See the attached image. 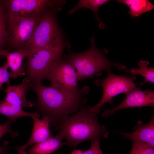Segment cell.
<instances>
[{
  "label": "cell",
  "instance_id": "5b68a950",
  "mask_svg": "<svg viewBox=\"0 0 154 154\" xmlns=\"http://www.w3.org/2000/svg\"><path fill=\"white\" fill-rule=\"evenodd\" d=\"M62 39V33L52 14L43 11L24 49L30 54Z\"/></svg>",
  "mask_w": 154,
  "mask_h": 154
},
{
  "label": "cell",
  "instance_id": "7c38bea8",
  "mask_svg": "<svg viewBox=\"0 0 154 154\" xmlns=\"http://www.w3.org/2000/svg\"><path fill=\"white\" fill-rule=\"evenodd\" d=\"M30 55L29 52L24 48H21L18 51L10 52L8 50L3 49L0 51V56L6 57L9 67L11 69L10 78H15L25 74V70L22 66L23 59Z\"/></svg>",
  "mask_w": 154,
  "mask_h": 154
},
{
  "label": "cell",
  "instance_id": "6da1fadb",
  "mask_svg": "<svg viewBox=\"0 0 154 154\" xmlns=\"http://www.w3.org/2000/svg\"><path fill=\"white\" fill-rule=\"evenodd\" d=\"M37 96V107L50 122L56 126L62 120L72 113L77 112L86 104V95L90 88L84 86L78 91L69 92L59 89L50 86H46L41 82L32 85Z\"/></svg>",
  "mask_w": 154,
  "mask_h": 154
},
{
  "label": "cell",
  "instance_id": "d4e9b609",
  "mask_svg": "<svg viewBox=\"0 0 154 154\" xmlns=\"http://www.w3.org/2000/svg\"><path fill=\"white\" fill-rule=\"evenodd\" d=\"M84 151L80 150H76L74 151L70 154H82Z\"/></svg>",
  "mask_w": 154,
  "mask_h": 154
},
{
  "label": "cell",
  "instance_id": "9c48e42d",
  "mask_svg": "<svg viewBox=\"0 0 154 154\" xmlns=\"http://www.w3.org/2000/svg\"><path fill=\"white\" fill-rule=\"evenodd\" d=\"M54 3L46 0H9L4 1L6 18H30L40 15Z\"/></svg>",
  "mask_w": 154,
  "mask_h": 154
},
{
  "label": "cell",
  "instance_id": "8992f818",
  "mask_svg": "<svg viewBox=\"0 0 154 154\" xmlns=\"http://www.w3.org/2000/svg\"><path fill=\"white\" fill-rule=\"evenodd\" d=\"M107 72L106 78L98 79L95 82L96 85L102 88L103 93L100 102L95 106L90 107L93 112L100 111L104 104L113 103L112 98L114 96L122 93L126 94L137 88V84L134 83L136 78L135 76L117 75L113 74L111 70Z\"/></svg>",
  "mask_w": 154,
  "mask_h": 154
},
{
  "label": "cell",
  "instance_id": "ac0fdd59",
  "mask_svg": "<svg viewBox=\"0 0 154 154\" xmlns=\"http://www.w3.org/2000/svg\"><path fill=\"white\" fill-rule=\"evenodd\" d=\"M110 1L109 0H80L76 5L69 11L68 13L70 14H71L81 8L89 9L94 13L95 17L98 22L99 28L101 29L106 28L105 26L99 17L98 11L101 6Z\"/></svg>",
  "mask_w": 154,
  "mask_h": 154
},
{
  "label": "cell",
  "instance_id": "52a82bcc",
  "mask_svg": "<svg viewBox=\"0 0 154 154\" xmlns=\"http://www.w3.org/2000/svg\"><path fill=\"white\" fill-rule=\"evenodd\" d=\"M49 80L50 86L69 92L78 90L75 70L65 56H63L53 65L46 72L42 80Z\"/></svg>",
  "mask_w": 154,
  "mask_h": 154
},
{
  "label": "cell",
  "instance_id": "3957f363",
  "mask_svg": "<svg viewBox=\"0 0 154 154\" xmlns=\"http://www.w3.org/2000/svg\"><path fill=\"white\" fill-rule=\"evenodd\" d=\"M90 41L91 46L87 50L72 53L65 56L74 67L78 81L100 75L103 71L107 72L114 67L119 70H126L125 66L112 62L107 59L105 55L108 51H103L96 47L94 36L91 38Z\"/></svg>",
  "mask_w": 154,
  "mask_h": 154
},
{
  "label": "cell",
  "instance_id": "ffe728a7",
  "mask_svg": "<svg viewBox=\"0 0 154 154\" xmlns=\"http://www.w3.org/2000/svg\"><path fill=\"white\" fill-rule=\"evenodd\" d=\"M7 39L4 1H0V51L3 49V46L7 42Z\"/></svg>",
  "mask_w": 154,
  "mask_h": 154
},
{
  "label": "cell",
  "instance_id": "603a6c76",
  "mask_svg": "<svg viewBox=\"0 0 154 154\" xmlns=\"http://www.w3.org/2000/svg\"><path fill=\"white\" fill-rule=\"evenodd\" d=\"M9 67L7 61L0 67V89L3 88L4 83H6L7 86H10L9 82V78H10V73L7 70Z\"/></svg>",
  "mask_w": 154,
  "mask_h": 154
},
{
  "label": "cell",
  "instance_id": "d6986e66",
  "mask_svg": "<svg viewBox=\"0 0 154 154\" xmlns=\"http://www.w3.org/2000/svg\"><path fill=\"white\" fill-rule=\"evenodd\" d=\"M149 62L147 61L141 60L138 63V68H132L129 70H126L125 71L131 74L132 76L137 74L143 76L144 81L141 83L142 86L146 82H149L154 83V68L148 66Z\"/></svg>",
  "mask_w": 154,
  "mask_h": 154
},
{
  "label": "cell",
  "instance_id": "e0dca14e",
  "mask_svg": "<svg viewBox=\"0 0 154 154\" xmlns=\"http://www.w3.org/2000/svg\"><path fill=\"white\" fill-rule=\"evenodd\" d=\"M117 1L127 5L129 9V13L132 18L137 17L151 11L154 6L148 0H119Z\"/></svg>",
  "mask_w": 154,
  "mask_h": 154
},
{
  "label": "cell",
  "instance_id": "8fae6325",
  "mask_svg": "<svg viewBox=\"0 0 154 154\" xmlns=\"http://www.w3.org/2000/svg\"><path fill=\"white\" fill-rule=\"evenodd\" d=\"M31 85L27 77L24 78L21 84L15 86H7L4 89L7 96L4 100L11 104L20 106L22 108L32 107L33 104L28 102L26 97L27 91Z\"/></svg>",
  "mask_w": 154,
  "mask_h": 154
},
{
  "label": "cell",
  "instance_id": "7402d4cb",
  "mask_svg": "<svg viewBox=\"0 0 154 154\" xmlns=\"http://www.w3.org/2000/svg\"><path fill=\"white\" fill-rule=\"evenodd\" d=\"M12 121L9 119L4 123L0 124V139L4 135L8 133H11L12 137L18 135L17 133L15 132L11 129L10 125ZM5 152V148L0 145V154H2Z\"/></svg>",
  "mask_w": 154,
  "mask_h": 154
},
{
  "label": "cell",
  "instance_id": "30bf717a",
  "mask_svg": "<svg viewBox=\"0 0 154 154\" xmlns=\"http://www.w3.org/2000/svg\"><path fill=\"white\" fill-rule=\"evenodd\" d=\"M154 106V92L151 89L142 90L137 87L125 94V99L120 104L112 109L106 110L103 115L105 117L112 115L119 110L127 108Z\"/></svg>",
  "mask_w": 154,
  "mask_h": 154
},
{
  "label": "cell",
  "instance_id": "4fadbf2b",
  "mask_svg": "<svg viewBox=\"0 0 154 154\" xmlns=\"http://www.w3.org/2000/svg\"><path fill=\"white\" fill-rule=\"evenodd\" d=\"M39 117L35 116L32 117L33 126L31 135L26 144L19 147L20 149L25 150L33 144L42 142L51 136L49 129L50 120L48 117L45 116L42 119H40Z\"/></svg>",
  "mask_w": 154,
  "mask_h": 154
},
{
  "label": "cell",
  "instance_id": "5bb4252c",
  "mask_svg": "<svg viewBox=\"0 0 154 154\" xmlns=\"http://www.w3.org/2000/svg\"><path fill=\"white\" fill-rule=\"evenodd\" d=\"M123 136L133 141H137L154 147V120L153 117L146 125L141 126L131 133L120 132Z\"/></svg>",
  "mask_w": 154,
  "mask_h": 154
},
{
  "label": "cell",
  "instance_id": "9a60e30c",
  "mask_svg": "<svg viewBox=\"0 0 154 154\" xmlns=\"http://www.w3.org/2000/svg\"><path fill=\"white\" fill-rule=\"evenodd\" d=\"M63 139L60 133L56 136H51L44 141L35 143L29 152L30 154H50L66 145L62 142Z\"/></svg>",
  "mask_w": 154,
  "mask_h": 154
},
{
  "label": "cell",
  "instance_id": "cb8c5ba5",
  "mask_svg": "<svg viewBox=\"0 0 154 154\" xmlns=\"http://www.w3.org/2000/svg\"><path fill=\"white\" fill-rule=\"evenodd\" d=\"M82 154H104L100 145L99 139L91 141L90 147L86 151H83Z\"/></svg>",
  "mask_w": 154,
  "mask_h": 154
},
{
  "label": "cell",
  "instance_id": "2e32d148",
  "mask_svg": "<svg viewBox=\"0 0 154 154\" xmlns=\"http://www.w3.org/2000/svg\"><path fill=\"white\" fill-rule=\"evenodd\" d=\"M0 114L7 116L10 120L14 122L18 118L21 117L29 116L32 117L40 116L39 114L36 113L25 112L20 106L11 104L4 100L0 101Z\"/></svg>",
  "mask_w": 154,
  "mask_h": 154
},
{
  "label": "cell",
  "instance_id": "44dd1931",
  "mask_svg": "<svg viewBox=\"0 0 154 154\" xmlns=\"http://www.w3.org/2000/svg\"><path fill=\"white\" fill-rule=\"evenodd\" d=\"M129 154H154V148L141 143L133 141L132 148Z\"/></svg>",
  "mask_w": 154,
  "mask_h": 154
},
{
  "label": "cell",
  "instance_id": "ba28073f",
  "mask_svg": "<svg viewBox=\"0 0 154 154\" xmlns=\"http://www.w3.org/2000/svg\"><path fill=\"white\" fill-rule=\"evenodd\" d=\"M42 13L30 18H6L8 23L7 42L15 48H24L33 34Z\"/></svg>",
  "mask_w": 154,
  "mask_h": 154
},
{
  "label": "cell",
  "instance_id": "7a4b0ae2",
  "mask_svg": "<svg viewBox=\"0 0 154 154\" xmlns=\"http://www.w3.org/2000/svg\"><path fill=\"white\" fill-rule=\"evenodd\" d=\"M100 112H93L90 106H83L72 116L60 121L57 127L66 139V145L74 147L86 140L99 139L101 136L107 137L105 126L100 125L97 120Z\"/></svg>",
  "mask_w": 154,
  "mask_h": 154
},
{
  "label": "cell",
  "instance_id": "277c9868",
  "mask_svg": "<svg viewBox=\"0 0 154 154\" xmlns=\"http://www.w3.org/2000/svg\"><path fill=\"white\" fill-rule=\"evenodd\" d=\"M65 47L62 39L31 53L27 57L26 77L31 86L41 82L51 67L63 56Z\"/></svg>",
  "mask_w": 154,
  "mask_h": 154
},
{
  "label": "cell",
  "instance_id": "484cf974",
  "mask_svg": "<svg viewBox=\"0 0 154 154\" xmlns=\"http://www.w3.org/2000/svg\"><path fill=\"white\" fill-rule=\"evenodd\" d=\"M16 149L19 154H28L25 150L21 149L19 147H17Z\"/></svg>",
  "mask_w": 154,
  "mask_h": 154
}]
</instances>
